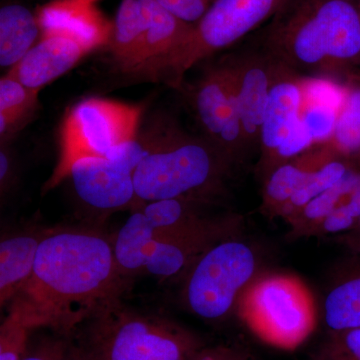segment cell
<instances>
[{
	"label": "cell",
	"instance_id": "obj_1",
	"mask_svg": "<svg viewBox=\"0 0 360 360\" xmlns=\"http://www.w3.org/2000/svg\"><path fill=\"white\" fill-rule=\"evenodd\" d=\"M112 243L96 232L52 229L40 243L30 281L13 300L34 328L77 330L124 288Z\"/></svg>",
	"mask_w": 360,
	"mask_h": 360
},
{
	"label": "cell",
	"instance_id": "obj_32",
	"mask_svg": "<svg viewBox=\"0 0 360 360\" xmlns=\"http://www.w3.org/2000/svg\"><path fill=\"white\" fill-rule=\"evenodd\" d=\"M200 360H246L243 355L229 349H219L210 354L202 355Z\"/></svg>",
	"mask_w": 360,
	"mask_h": 360
},
{
	"label": "cell",
	"instance_id": "obj_15",
	"mask_svg": "<svg viewBox=\"0 0 360 360\" xmlns=\"http://www.w3.org/2000/svg\"><path fill=\"white\" fill-rule=\"evenodd\" d=\"M89 51L63 35H45L28 51L8 75L28 89L39 90L65 75Z\"/></svg>",
	"mask_w": 360,
	"mask_h": 360
},
{
	"label": "cell",
	"instance_id": "obj_6",
	"mask_svg": "<svg viewBox=\"0 0 360 360\" xmlns=\"http://www.w3.org/2000/svg\"><path fill=\"white\" fill-rule=\"evenodd\" d=\"M141 113V106L96 97L72 106L61 123L58 162L45 189L65 180L79 158H105L115 146L136 137Z\"/></svg>",
	"mask_w": 360,
	"mask_h": 360
},
{
	"label": "cell",
	"instance_id": "obj_26",
	"mask_svg": "<svg viewBox=\"0 0 360 360\" xmlns=\"http://www.w3.org/2000/svg\"><path fill=\"white\" fill-rule=\"evenodd\" d=\"M39 90L28 89L7 75L0 80V134L1 139L15 129L37 101Z\"/></svg>",
	"mask_w": 360,
	"mask_h": 360
},
{
	"label": "cell",
	"instance_id": "obj_22",
	"mask_svg": "<svg viewBox=\"0 0 360 360\" xmlns=\"http://www.w3.org/2000/svg\"><path fill=\"white\" fill-rule=\"evenodd\" d=\"M40 32L37 15L20 4L0 9V65L14 66L25 58Z\"/></svg>",
	"mask_w": 360,
	"mask_h": 360
},
{
	"label": "cell",
	"instance_id": "obj_23",
	"mask_svg": "<svg viewBox=\"0 0 360 360\" xmlns=\"http://www.w3.org/2000/svg\"><path fill=\"white\" fill-rule=\"evenodd\" d=\"M324 317L333 333L360 328V257L329 291L324 302Z\"/></svg>",
	"mask_w": 360,
	"mask_h": 360
},
{
	"label": "cell",
	"instance_id": "obj_27",
	"mask_svg": "<svg viewBox=\"0 0 360 360\" xmlns=\"http://www.w3.org/2000/svg\"><path fill=\"white\" fill-rule=\"evenodd\" d=\"M32 321L20 303L13 302L0 328V360H21L27 352Z\"/></svg>",
	"mask_w": 360,
	"mask_h": 360
},
{
	"label": "cell",
	"instance_id": "obj_28",
	"mask_svg": "<svg viewBox=\"0 0 360 360\" xmlns=\"http://www.w3.org/2000/svg\"><path fill=\"white\" fill-rule=\"evenodd\" d=\"M326 360H360V328L333 333Z\"/></svg>",
	"mask_w": 360,
	"mask_h": 360
},
{
	"label": "cell",
	"instance_id": "obj_33",
	"mask_svg": "<svg viewBox=\"0 0 360 360\" xmlns=\"http://www.w3.org/2000/svg\"><path fill=\"white\" fill-rule=\"evenodd\" d=\"M357 229H359V231H360V219H359V224H357Z\"/></svg>",
	"mask_w": 360,
	"mask_h": 360
},
{
	"label": "cell",
	"instance_id": "obj_18",
	"mask_svg": "<svg viewBox=\"0 0 360 360\" xmlns=\"http://www.w3.org/2000/svg\"><path fill=\"white\" fill-rule=\"evenodd\" d=\"M51 231L25 232L0 243V304L13 300L30 281L40 243Z\"/></svg>",
	"mask_w": 360,
	"mask_h": 360
},
{
	"label": "cell",
	"instance_id": "obj_35",
	"mask_svg": "<svg viewBox=\"0 0 360 360\" xmlns=\"http://www.w3.org/2000/svg\"><path fill=\"white\" fill-rule=\"evenodd\" d=\"M357 7H359V14H360V0H359V6H357Z\"/></svg>",
	"mask_w": 360,
	"mask_h": 360
},
{
	"label": "cell",
	"instance_id": "obj_5",
	"mask_svg": "<svg viewBox=\"0 0 360 360\" xmlns=\"http://www.w3.org/2000/svg\"><path fill=\"white\" fill-rule=\"evenodd\" d=\"M238 304L239 316L246 326L274 347H298L316 324L314 295L292 274H265L253 279Z\"/></svg>",
	"mask_w": 360,
	"mask_h": 360
},
{
	"label": "cell",
	"instance_id": "obj_13",
	"mask_svg": "<svg viewBox=\"0 0 360 360\" xmlns=\"http://www.w3.org/2000/svg\"><path fill=\"white\" fill-rule=\"evenodd\" d=\"M68 177L78 198L94 210L116 212L139 205L134 174L108 158H79L71 165Z\"/></svg>",
	"mask_w": 360,
	"mask_h": 360
},
{
	"label": "cell",
	"instance_id": "obj_30",
	"mask_svg": "<svg viewBox=\"0 0 360 360\" xmlns=\"http://www.w3.org/2000/svg\"><path fill=\"white\" fill-rule=\"evenodd\" d=\"M21 360H82L77 347L63 340H47L26 352Z\"/></svg>",
	"mask_w": 360,
	"mask_h": 360
},
{
	"label": "cell",
	"instance_id": "obj_14",
	"mask_svg": "<svg viewBox=\"0 0 360 360\" xmlns=\"http://www.w3.org/2000/svg\"><path fill=\"white\" fill-rule=\"evenodd\" d=\"M41 37L63 35L90 52L110 44L113 23L87 0H53L37 13Z\"/></svg>",
	"mask_w": 360,
	"mask_h": 360
},
{
	"label": "cell",
	"instance_id": "obj_3",
	"mask_svg": "<svg viewBox=\"0 0 360 360\" xmlns=\"http://www.w3.org/2000/svg\"><path fill=\"white\" fill-rule=\"evenodd\" d=\"M207 139H196L179 129L150 143V150L134 174L139 206L153 201H200L221 186L231 165Z\"/></svg>",
	"mask_w": 360,
	"mask_h": 360
},
{
	"label": "cell",
	"instance_id": "obj_21",
	"mask_svg": "<svg viewBox=\"0 0 360 360\" xmlns=\"http://www.w3.org/2000/svg\"><path fill=\"white\" fill-rule=\"evenodd\" d=\"M198 202L181 198L158 200L144 203L141 210L150 220L158 234L186 236L224 229L220 222L203 217Z\"/></svg>",
	"mask_w": 360,
	"mask_h": 360
},
{
	"label": "cell",
	"instance_id": "obj_20",
	"mask_svg": "<svg viewBox=\"0 0 360 360\" xmlns=\"http://www.w3.org/2000/svg\"><path fill=\"white\" fill-rule=\"evenodd\" d=\"M156 238L158 232L150 220L141 208L135 210L112 243L116 265L124 278L144 272Z\"/></svg>",
	"mask_w": 360,
	"mask_h": 360
},
{
	"label": "cell",
	"instance_id": "obj_12",
	"mask_svg": "<svg viewBox=\"0 0 360 360\" xmlns=\"http://www.w3.org/2000/svg\"><path fill=\"white\" fill-rule=\"evenodd\" d=\"M225 63L233 78L246 148H259L276 61L266 52L246 51L231 56Z\"/></svg>",
	"mask_w": 360,
	"mask_h": 360
},
{
	"label": "cell",
	"instance_id": "obj_10",
	"mask_svg": "<svg viewBox=\"0 0 360 360\" xmlns=\"http://www.w3.org/2000/svg\"><path fill=\"white\" fill-rule=\"evenodd\" d=\"M309 77L298 75L276 61L274 82L265 111L259 149V169L269 175L277 151L288 141L302 120Z\"/></svg>",
	"mask_w": 360,
	"mask_h": 360
},
{
	"label": "cell",
	"instance_id": "obj_34",
	"mask_svg": "<svg viewBox=\"0 0 360 360\" xmlns=\"http://www.w3.org/2000/svg\"><path fill=\"white\" fill-rule=\"evenodd\" d=\"M87 1L94 2H94L96 1V0H87Z\"/></svg>",
	"mask_w": 360,
	"mask_h": 360
},
{
	"label": "cell",
	"instance_id": "obj_7",
	"mask_svg": "<svg viewBox=\"0 0 360 360\" xmlns=\"http://www.w3.org/2000/svg\"><path fill=\"white\" fill-rule=\"evenodd\" d=\"M288 0H214L186 41L161 65L155 77L179 85L187 70L231 46L274 15Z\"/></svg>",
	"mask_w": 360,
	"mask_h": 360
},
{
	"label": "cell",
	"instance_id": "obj_29",
	"mask_svg": "<svg viewBox=\"0 0 360 360\" xmlns=\"http://www.w3.org/2000/svg\"><path fill=\"white\" fill-rule=\"evenodd\" d=\"M165 11L175 18L196 25L207 13L214 0H155Z\"/></svg>",
	"mask_w": 360,
	"mask_h": 360
},
{
	"label": "cell",
	"instance_id": "obj_31",
	"mask_svg": "<svg viewBox=\"0 0 360 360\" xmlns=\"http://www.w3.org/2000/svg\"><path fill=\"white\" fill-rule=\"evenodd\" d=\"M11 172H13V167H11V158H9L6 149L1 148V153H0V184H1V193H4L9 181H11Z\"/></svg>",
	"mask_w": 360,
	"mask_h": 360
},
{
	"label": "cell",
	"instance_id": "obj_4",
	"mask_svg": "<svg viewBox=\"0 0 360 360\" xmlns=\"http://www.w3.org/2000/svg\"><path fill=\"white\" fill-rule=\"evenodd\" d=\"M86 321V329L75 345L82 360H191L200 348L196 338L184 329L124 309L117 300Z\"/></svg>",
	"mask_w": 360,
	"mask_h": 360
},
{
	"label": "cell",
	"instance_id": "obj_24",
	"mask_svg": "<svg viewBox=\"0 0 360 360\" xmlns=\"http://www.w3.org/2000/svg\"><path fill=\"white\" fill-rule=\"evenodd\" d=\"M326 142L340 158L360 153V84L345 87L335 129Z\"/></svg>",
	"mask_w": 360,
	"mask_h": 360
},
{
	"label": "cell",
	"instance_id": "obj_17",
	"mask_svg": "<svg viewBox=\"0 0 360 360\" xmlns=\"http://www.w3.org/2000/svg\"><path fill=\"white\" fill-rule=\"evenodd\" d=\"M224 231V229L186 236L158 234L144 272L160 278L177 276L193 267L208 248L219 243Z\"/></svg>",
	"mask_w": 360,
	"mask_h": 360
},
{
	"label": "cell",
	"instance_id": "obj_2",
	"mask_svg": "<svg viewBox=\"0 0 360 360\" xmlns=\"http://www.w3.org/2000/svg\"><path fill=\"white\" fill-rule=\"evenodd\" d=\"M264 51L304 77H333L360 58V14L350 0H288L271 18Z\"/></svg>",
	"mask_w": 360,
	"mask_h": 360
},
{
	"label": "cell",
	"instance_id": "obj_9",
	"mask_svg": "<svg viewBox=\"0 0 360 360\" xmlns=\"http://www.w3.org/2000/svg\"><path fill=\"white\" fill-rule=\"evenodd\" d=\"M194 110L206 139L232 163L245 153L246 144L233 78L226 63L210 68L195 87Z\"/></svg>",
	"mask_w": 360,
	"mask_h": 360
},
{
	"label": "cell",
	"instance_id": "obj_19",
	"mask_svg": "<svg viewBox=\"0 0 360 360\" xmlns=\"http://www.w3.org/2000/svg\"><path fill=\"white\" fill-rule=\"evenodd\" d=\"M148 25L143 0H122L116 13L110 44L113 58L123 72H139Z\"/></svg>",
	"mask_w": 360,
	"mask_h": 360
},
{
	"label": "cell",
	"instance_id": "obj_11",
	"mask_svg": "<svg viewBox=\"0 0 360 360\" xmlns=\"http://www.w3.org/2000/svg\"><path fill=\"white\" fill-rule=\"evenodd\" d=\"M360 219V169L352 167L335 186L286 221L293 236H322L354 229Z\"/></svg>",
	"mask_w": 360,
	"mask_h": 360
},
{
	"label": "cell",
	"instance_id": "obj_16",
	"mask_svg": "<svg viewBox=\"0 0 360 360\" xmlns=\"http://www.w3.org/2000/svg\"><path fill=\"white\" fill-rule=\"evenodd\" d=\"M335 156L338 155L333 148L326 142H322L274 168L265 177L262 210L277 217L309 175Z\"/></svg>",
	"mask_w": 360,
	"mask_h": 360
},
{
	"label": "cell",
	"instance_id": "obj_25",
	"mask_svg": "<svg viewBox=\"0 0 360 360\" xmlns=\"http://www.w3.org/2000/svg\"><path fill=\"white\" fill-rule=\"evenodd\" d=\"M352 167L345 158L340 156L331 158L309 175L307 181L283 206L277 217H283L285 220L290 219L310 201L338 184Z\"/></svg>",
	"mask_w": 360,
	"mask_h": 360
},
{
	"label": "cell",
	"instance_id": "obj_8",
	"mask_svg": "<svg viewBox=\"0 0 360 360\" xmlns=\"http://www.w3.org/2000/svg\"><path fill=\"white\" fill-rule=\"evenodd\" d=\"M255 270V252L245 243H215L193 265L184 290L187 305L201 319H222L253 281Z\"/></svg>",
	"mask_w": 360,
	"mask_h": 360
}]
</instances>
